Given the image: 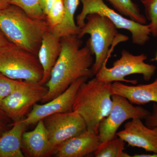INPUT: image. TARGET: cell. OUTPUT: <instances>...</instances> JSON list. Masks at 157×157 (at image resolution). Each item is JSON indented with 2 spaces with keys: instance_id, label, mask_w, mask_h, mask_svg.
<instances>
[{
  "instance_id": "6da1fadb",
  "label": "cell",
  "mask_w": 157,
  "mask_h": 157,
  "mask_svg": "<svg viewBox=\"0 0 157 157\" xmlns=\"http://www.w3.org/2000/svg\"><path fill=\"white\" fill-rule=\"evenodd\" d=\"M62 48L45 86L48 92L41 100L46 103L59 95L72 83L82 77L92 78L94 55L88 41L81 48L82 41L78 35L61 38Z\"/></svg>"
},
{
  "instance_id": "7a4b0ae2",
  "label": "cell",
  "mask_w": 157,
  "mask_h": 157,
  "mask_svg": "<svg viewBox=\"0 0 157 157\" xmlns=\"http://www.w3.org/2000/svg\"><path fill=\"white\" fill-rule=\"evenodd\" d=\"M49 29L46 18H33L14 5L0 10V30L5 36L9 42L36 55L43 36Z\"/></svg>"
},
{
  "instance_id": "3957f363",
  "label": "cell",
  "mask_w": 157,
  "mask_h": 157,
  "mask_svg": "<svg viewBox=\"0 0 157 157\" xmlns=\"http://www.w3.org/2000/svg\"><path fill=\"white\" fill-rule=\"evenodd\" d=\"M111 84L95 77L83 82L78 88L73 101V111L81 116L86 130L90 132L98 134L100 123L112 108Z\"/></svg>"
},
{
  "instance_id": "277c9868",
  "label": "cell",
  "mask_w": 157,
  "mask_h": 157,
  "mask_svg": "<svg viewBox=\"0 0 157 157\" xmlns=\"http://www.w3.org/2000/svg\"><path fill=\"white\" fill-rule=\"evenodd\" d=\"M117 29L108 17L96 13L88 14L85 23L80 28L79 38L82 39L86 34L90 36L88 41L95 56L92 67L94 76L107 62L111 53L110 46L115 43V39L123 36L118 33Z\"/></svg>"
},
{
  "instance_id": "5b68a950",
  "label": "cell",
  "mask_w": 157,
  "mask_h": 157,
  "mask_svg": "<svg viewBox=\"0 0 157 157\" xmlns=\"http://www.w3.org/2000/svg\"><path fill=\"white\" fill-rule=\"evenodd\" d=\"M0 73L12 79L40 82L43 70L38 56L9 42L0 48Z\"/></svg>"
},
{
  "instance_id": "8992f818",
  "label": "cell",
  "mask_w": 157,
  "mask_h": 157,
  "mask_svg": "<svg viewBox=\"0 0 157 157\" xmlns=\"http://www.w3.org/2000/svg\"><path fill=\"white\" fill-rule=\"evenodd\" d=\"M147 56L144 54L134 55L123 49L120 58L117 60L111 68L107 67V62L103 64L95 77L100 81L107 82H124L133 85L137 84V80L126 79V76L133 74H141L145 81H149L154 75L157 67L145 63Z\"/></svg>"
},
{
  "instance_id": "52a82bcc",
  "label": "cell",
  "mask_w": 157,
  "mask_h": 157,
  "mask_svg": "<svg viewBox=\"0 0 157 157\" xmlns=\"http://www.w3.org/2000/svg\"><path fill=\"white\" fill-rule=\"evenodd\" d=\"M48 92V87L40 82L22 80L13 92L0 102V107L13 122H17L24 119Z\"/></svg>"
},
{
  "instance_id": "ba28073f",
  "label": "cell",
  "mask_w": 157,
  "mask_h": 157,
  "mask_svg": "<svg viewBox=\"0 0 157 157\" xmlns=\"http://www.w3.org/2000/svg\"><path fill=\"white\" fill-rule=\"evenodd\" d=\"M82 4L81 12L76 17V24L81 28L85 23L88 14L96 13L106 16L115 25L117 29L129 31L132 34V41L136 45H143L149 40L151 32L148 25L141 24L110 9L104 0H80Z\"/></svg>"
},
{
  "instance_id": "9c48e42d",
  "label": "cell",
  "mask_w": 157,
  "mask_h": 157,
  "mask_svg": "<svg viewBox=\"0 0 157 157\" xmlns=\"http://www.w3.org/2000/svg\"><path fill=\"white\" fill-rule=\"evenodd\" d=\"M113 105L109 114L100 123L98 135L101 143L115 138L118 129L126 121L135 118L145 119L150 112L143 107L134 106L126 98L113 94Z\"/></svg>"
},
{
  "instance_id": "30bf717a",
  "label": "cell",
  "mask_w": 157,
  "mask_h": 157,
  "mask_svg": "<svg viewBox=\"0 0 157 157\" xmlns=\"http://www.w3.org/2000/svg\"><path fill=\"white\" fill-rule=\"evenodd\" d=\"M43 121L54 151L65 140L86 130L84 120L74 111L52 114Z\"/></svg>"
},
{
  "instance_id": "8fae6325",
  "label": "cell",
  "mask_w": 157,
  "mask_h": 157,
  "mask_svg": "<svg viewBox=\"0 0 157 157\" xmlns=\"http://www.w3.org/2000/svg\"><path fill=\"white\" fill-rule=\"evenodd\" d=\"M88 78L87 77L78 78L56 98L44 104H35L23 121L28 126L36 124L39 121L52 114L73 111V101L78 88Z\"/></svg>"
},
{
  "instance_id": "7c38bea8",
  "label": "cell",
  "mask_w": 157,
  "mask_h": 157,
  "mask_svg": "<svg viewBox=\"0 0 157 157\" xmlns=\"http://www.w3.org/2000/svg\"><path fill=\"white\" fill-rule=\"evenodd\" d=\"M116 136L130 146L157 153V128L147 126L141 119H133L127 122L123 130L117 132Z\"/></svg>"
},
{
  "instance_id": "4fadbf2b",
  "label": "cell",
  "mask_w": 157,
  "mask_h": 157,
  "mask_svg": "<svg viewBox=\"0 0 157 157\" xmlns=\"http://www.w3.org/2000/svg\"><path fill=\"white\" fill-rule=\"evenodd\" d=\"M101 142L98 134L87 130L65 140L55 148L57 157H83L94 152Z\"/></svg>"
},
{
  "instance_id": "5bb4252c",
  "label": "cell",
  "mask_w": 157,
  "mask_h": 157,
  "mask_svg": "<svg viewBox=\"0 0 157 157\" xmlns=\"http://www.w3.org/2000/svg\"><path fill=\"white\" fill-rule=\"evenodd\" d=\"M21 148L25 157H46L53 155L54 150L43 120L37 123L33 130L23 133Z\"/></svg>"
},
{
  "instance_id": "9a60e30c",
  "label": "cell",
  "mask_w": 157,
  "mask_h": 157,
  "mask_svg": "<svg viewBox=\"0 0 157 157\" xmlns=\"http://www.w3.org/2000/svg\"><path fill=\"white\" fill-rule=\"evenodd\" d=\"M112 94L122 96L132 104L144 105L150 102L157 103V78L148 84L128 86L121 82L111 84Z\"/></svg>"
},
{
  "instance_id": "2e32d148",
  "label": "cell",
  "mask_w": 157,
  "mask_h": 157,
  "mask_svg": "<svg viewBox=\"0 0 157 157\" xmlns=\"http://www.w3.org/2000/svg\"><path fill=\"white\" fill-rule=\"evenodd\" d=\"M61 48V38L49 29L43 36L38 54L43 70V77L40 82L42 84L45 85L49 80L52 70L59 56Z\"/></svg>"
},
{
  "instance_id": "e0dca14e",
  "label": "cell",
  "mask_w": 157,
  "mask_h": 157,
  "mask_svg": "<svg viewBox=\"0 0 157 157\" xmlns=\"http://www.w3.org/2000/svg\"><path fill=\"white\" fill-rule=\"evenodd\" d=\"M27 126L23 121L14 123L11 128L0 137V157H24L21 138Z\"/></svg>"
},
{
  "instance_id": "ac0fdd59",
  "label": "cell",
  "mask_w": 157,
  "mask_h": 157,
  "mask_svg": "<svg viewBox=\"0 0 157 157\" xmlns=\"http://www.w3.org/2000/svg\"><path fill=\"white\" fill-rule=\"evenodd\" d=\"M64 13L62 21L58 25L50 28L57 36L62 38L71 35H78L80 28L74 19V15L80 0H63Z\"/></svg>"
},
{
  "instance_id": "d6986e66",
  "label": "cell",
  "mask_w": 157,
  "mask_h": 157,
  "mask_svg": "<svg viewBox=\"0 0 157 157\" xmlns=\"http://www.w3.org/2000/svg\"><path fill=\"white\" fill-rule=\"evenodd\" d=\"M121 15L129 17L136 22L145 25L146 17L140 13L137 4L132 0H107Z\"/></svg>"
},
{
  "instance_id": "ffe728a7",
  "label": "cell",
  "mask_w": 157,
  "mask_h": 157,
  "mask_svg": "<svg viewBox=\"0 0 157 157\" xmlns=\"http://www.w3.org/2000/svg\"><path fill=\"white\" fill-rule=\"evenodd\" d=\"M125 142L119 137L101 143L97 150L94 152L96 157H130L128 154L124 151Z\"/></svg>"
},
{
  "instance_id": "44dd1931",
  "label": "cell",
  "mask_w": 157,
  "mask_h": 157,
  "mask_svg": "<svg viewBox=\"0 0 157 157\" xmlns=\"http://www.w3.org/2000/svg\"><path fill=\"white\" fill-rule=\"evenodd\" d=\"M11 5L21 8L33 18L39 19L46 18L41 9L40 0H11Z\"/></svg>"
},
{
  "instance_id": "7402d4cb",
  "label": "cell",
  "mask_w": 157,
  "mask_h": 157,
  "mask_svg": "<svg viewBox=\"0 0 157 157\" xmlns=\"http://www.w3.org/2000/svg\"><path fill=\"white\" fill-rule=\"evenodd\" d=\"M144 7L145 16L150 21L148 25L151 34L157 36V0H140Z\"/></svg>"
},
{
  "instance_id": "603a6c76",
  "label": "cell",
  "mask_w": 157,
  "mask_h": 157,
  "mask_svg": "<svg viewBox=\"0 0 157 157\" xmlns=\"http://www.w3.org/2000/svg\"><path fill=\"white\" fill-rule=\"evenodd\" d=\"M64 13L63 0H57L46 16V19L50 28L59 24L63 20Z\"/></svg>"
},
{
  "instance_id": "cb8c5ba5",
  "label": "cell",
  "mask_w": 157,
  "mask_h": 157,
  "mask_svg": "<svg viewBox=\"0 0 157 157\" xmlns=\"http://www.w3.org/2000/svg\"><path fill=\"white\" fill-rule=\"evenodd\" d=\"M21 81L9 78L0 73V102L13 92Z\"/></svg>"
},
{
  "instance_id": "d4e9b609",
  "label": "cell",
  "mask_w": 157,
  "mask_h": 157,
  "mask_svg": "<svg viewBox=\"0 0 157 157\" xmlns=\"http://www.w3.org/2000/svg\"><path fill=\"white\" fill-rule=\"evenodd\" d=\"M13 121L0 107V137L13 126Z\"/></svg>"
},
{
  "instance_id": "484cf974",
  "label": "cell",
  "mask_w": 157,
  "mask_h": 157,
  "mask_svg": "<svg viewBox=\"0 0 157 157\" xmlns=\"http://www.w3.org/2000/svg\"><path fill=\"white\" fill-rule=\"evenodd\" d=\"M145 125L150 128H157V104L155 103L153 105L152 110L144 119Z\"/></svg>"
},
{
  "instance_id": "4316f807",
  "label": "cell",
  "mask_w": 157,
  "mask_h": 157,
  "mask_svg": "<svg viewBox=\"0 0 157 157\" xmlns=\"http://www.w3.org/2000/svg\"><path fill=\"white\" fill-rule=\"evenodd\" d=\"M57 0H40V6L45 17Z\"/></svg>"
},
{
  "instance_id": "83f0119b",
  "label": "cell",
  "mask_w": 157,
  "mask_h": 157,
  "mask_svg": "<svg viewBox=\"0 0 157 157\" xmlns=\"http://www.w3.org/2000/svg\"><path fill=\"white\" fill-rule=\"evenodd\" d=\"M9 42V40L5 36L2 32L0 30V48L6 45Z\"/></svg>"
},
{
  "instance_id": "f1b7e54d",
  "label": "cell",
  "mask_w": 157,
  "mask_h": 157,
  "mask_svg": "<svg viewBox=\"0 0 157 157\" xmlns=\"http://www.w3.org/2000/svg\"><path fill=\"white\" fill-rule=\"evenodd\" d=\"M11 0H0V10L6 9L11 5Z\"/></svg>"
},
{
  "instance_id": "f546056e",
  "label": "cell",
  "mask_w": 157,
  "mask_h": 157,
  "mask_svg": "<svg viewBox=\"0 0 157 157\" xmlns=\"http://www.w3.org/2000/svg\"><path fill=\"white\" fill-rule=\"evenodd\" d=\"M133 157H157V153H154L152 154H136L134 155Z\"/></svg>"
},
{
  "instance_id": "4dcf8cb0",
  "label": "cell",
  "mask_w": 157,
  "mask_h": 157,
  "mask_svg": "<svg viewBox=\"0 0 157 157\" xmlns=\"http://www.w3.org/2000/svg\"><path fill=\"white\" fill-rule=\"evenodd\" d=\"M152 61H156L157 62V52L156 55L155 57V58L153 59Z\"/></svg>"
}]
</instances>
